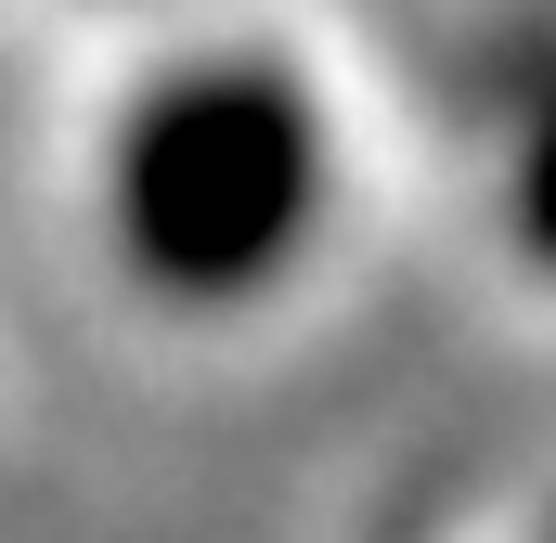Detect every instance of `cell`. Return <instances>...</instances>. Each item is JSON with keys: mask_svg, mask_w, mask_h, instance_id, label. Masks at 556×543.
<instances>
[{"mask_svg": "<svg viewBox=\"0 0 556 543\" xmlns=\"http://www.w3.org/2000/svg\"><path fill=\"white\" fill-rule=\"evenodd\" d=\"M324 207V130L311 91L260 52H207L168 65L117 130V247L155 298H247L311 247Z\"/></svg>", "mask_w": 556, "mask_h": 543, "instance_id": "6da1fadb", "label": "cell"}, {"mask_svg": "<svg viewBox=\"0 0 556 543\" xmlns=\"http://www.w3.org/2000/svg\"><path fill=\"white\" fill-rule=\"evenodd\" d=\"M518 247L556 272V91H544V117H531V142H518Z\"/></svg>", "mask_w": 556, "mask_h": 543, "instance_id": "7a4b0ae2", "label": "cell"}]
</instances>
